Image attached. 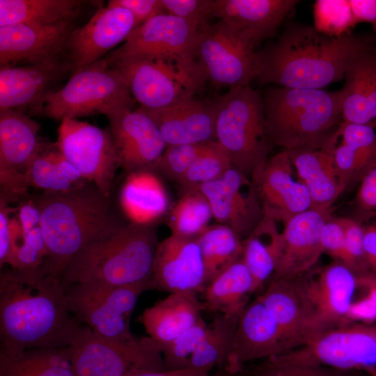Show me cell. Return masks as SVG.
Masks as SVG:
<instances>
[{
	"label": "cell",
	"instance_id": "58",
	"mask_svg": "<svg viewBox=\"0 0 376 376\" xmlns=\"http://www.w3.org/2000/svg\"><path fill=\"white\" fill-rule=\"evenodd\" d=\"M130 376H211L210 372L198 369H184L176 370L146 371Z\"/></svg>",
	"mask_w": 376,
	"mask_h": 376
},
{
	"label": "cell",
	"instance_id": "52",
	"mask_svg": "<svg viewBox=\"0 0 376 376\" xmlns=\"http://www.w3.org/2000/svg\"><path fill=\"white\" fill-rule=\"evenodd\" d=\"M320 242L324 253L344 263L345 235L339 218L332 219L329 217L326 220L321 229Z\"/></svg>",
	"mask_w": 376,
	"mask_h": 376
},
{
	"label": "cell",
	"instance_id": "8",
	"mask_svg": "<svg viewBox=\"0 0 376 376\" xmlns=\"http://www.w3.org/2000/svg\"><path fill=\"white\" fill-rule=\"evenodd\" d=\"M68 350L75 376H130L166 370L159 345L148 336L119 342L81 324Z\"/></svg>",
	"mask_w": 376,
	"mask_h": 376
},
{
	"label": "cell",
	"instance_id": "20",
	"mask_svg": "<svg viewBox=\"0 0 376 376\" xmlns=\"http://www.w3.org/2000/svg\"><path fill=\"white\" fill-rule=\"evenodd\" d=\"M136 27L132 13L120 6L99 8L88 22L68 37L65 53L74 74L125 42Z\"/></svg>",
	"mask_w": 376,
	"mask_h": 376
},
{
	"label": "cell",
	"instance_id": "11",
	"mask_svg": "<svg viewBox=\"0 0 376 376\" xmlns=\"http://www.w3.org/2000/svg\"><path fill=\"white\" fill-rule=\"evenodd\" d=\"M256 50L233 27L219 19L198 29L196 56L206 81L229 89L249 86L257 75Z\"/></svg>",
	"mask_w": 376,
	"mask_h": 376
},
{
	"label": "cell",
	"instance_id": "38",
	"mask_svg": "<svg viewBox=\"0 0 376 376\" xmlns=\"http://www.w3.org/2000/svg\"><path fill=\"white\" fill-rule=\"evenodd\" d=\"M213 218L210 204L199 188L184 190L169 214L167 224L171 234L198 237Z\"/></svg>",
	"mask_w": 376,
	"mask_h": 376
},
{
	"label": "cell",
	"instance_id": "23",
	"mask_svg": "<svg viewBox=\"0 0 376 376\" xmlns=\"http://www.w3.org/2000/svg\"><path fill=\"white\" fill-rule=\"evenodd\" d=\"M157 127L166 145L215 141L217 98L188 96L164 108H138Z\"/></svg>",
	"mask_w": 376,
	"mask_h": 376
},
{
	"label": "cell",
	"instance_id": "21",
	"mask_svg": "<svg viewBox=\"0 0 376 376\" xmlns=\"http://www.w3.org/2000/svg\"><path fill=\"white\" fill-rule=\"evenodd\" d=\"M118 152L120 166L127 173L150 169L167 145L152 119L138 109L105 111Z\"/></svg>",
	"mask_w": 376,
	"mask_h": 376
},
{
	"label": "cell",
	"instance_id": "9",
	"mask_svg": "<svg viewBox=\"0 0 376 376\" xmlns=\"http://www.w3.org/2000/svg\"><path fill=\"white\" fill-rule=\"evenodd\" d=\"M134 102L123 77L102 58L72 74L62 88L39 101L45 116L61 120L133 109Z\"/></svg>",
	"mask_w": 376,
	"mask_h": 376
},
{
	"label": "cell",
	"instance_id": "24",
	"mask_svg": "<svg viewBox=\"0 0 376 376\" xmlns=\"http://www.w3.org/2000/svg\"><path fill=\"white\" fill-rule=\"evenodd\" d=\"M302 279L307 295L327 330L350 324L347 315L357 287L356 272L336 260L302 275Z\"/></svg>",
	"mask_w": 376,
	"mask_h": 376
},
{
	"label": "cell",
	"instance_id": "7",
	"mask_svg": "<svg viewBox=\"0 0 376 376\" xmlns=\"http://www.w3.org/2000/svg\"><path fill=\"white\" fill-rule=\"evenodd\" d=\"M198 29L168 13L136 27L120 47L104 58L108 65L125 58L164 61L174 65L199 91L206 82L196 56Z\"/></svg>",
	"mask_w": 376,
	"mask_h": 376
},
{
	"label": "cell",
	"instance_id": "55",
	"mask_svg": "<svg viewBox=\"0 0 376 376\" xmlns=\"http://www.w3.org/2000/svg\"><path fill=\"white\" fill-rule=\"evenodd\" d=\"M16 210L17 211V219L24 238V235L31 230L40 226V211L31 196H27L22 199Z\"/></svg>",
	"mask_w": 376,
	"mask_h": 376
},
{
	"label": "cell",
	"instance_id": "46",
	"mask_svg": "<svg viewBox=\"0 0 376 376\" xmlns=\"http://www.w3.org/2000/svg\"><path fill=\"white\" fill-rule=\"evenodd\" d=\"M357 288L361 290V295L352 301L347 320L373 322L376 320V272L370 270L357 274Z\"/></svg>",
	"mask_w": 376,
	"mask_h": 376
},
{
	"label": "cell",
	"instance_id": "25",
	"mask_svg": "<svg viewBox=\"0 0 376 376\" xmlns=\"http://www.w3.org/2000/svg\"><path fill=\"white\" fill-rule=\"evenodd\" d=\"M329 217V211L311 208L283 224L281 255L271 279L299 276L313 269L324 253L320 232Z\"/></svg>",
	"mask_w": 376,
	"mask_h": 376
},
{
	"label": "cell",
	"instance_id": "28",
	"mask_svg": "<svg viewBox=\"0 0 376 376\" xmlns=\"http://www.w3.org/2000/svg\"><path fill=\"white\" fill-rule=\"evenodd\" d=\"M297 0H216L214 17L237 31L255 49L272 36Z\"/></svg>",
	"mask_w": 376,
	"mask_h": 376
},
{
	"label": "cell",
	"instance_id": "43",
	"mask_svg": "<svg viewBox=\"0 0 376 376\" xmlns=\"http://www.w3.org/2000/svg\"><path fill=\"white\" fill-rule=\"evenodd\" d=\"M207 143L169 145L151 170L179 183Z\"/></svg>",
	"mask_w": 376,
	"mask_h": 376
},
{
	"label": "cell",
	"instance_id": "45",
	"mask_svg": "<svg viewBox=\"0 0 376 376\" xmlns=\"http://www.w3.org/2000/svg\"><path fill=\"white\" fill-rule=\"evenodd\" d=\"M343 370L325 366L287 363L270 357L253 368L251 376H347Z\"/></svg>",
	"mask_w": 376,
	"mask_h": 376
},
{
	"label": "cell",
	"instance_id": "59",
	"mask_svg": "<svg viewBox=\"0 0 376 376\" xmlns=\"http://www.w3.org/2000/svg\"><path fill=\"white\" fill-rule=\"evenodd\" d=\"M370 374L373 376H376V370H372L370 372H369Z\"/></svg>",
	"mask_w": 376,
	"mask_h": 376
},
{
	"label": "cell",
	"instance_id": "1",
	"mask_svg": "<svg viewBox=\"0 0 376 376\" xmlns=\"http://www.w3.org/2000/svg\"><path fill=\"white\" fill-rule=\"evenodd\" d=\"M80 325L68 308L61 278L43 265L1 272V350L68 347Z\"/></svg>",
	"mask_w": 376,
	"mask_h": 376
},
{
	"label": "cell",
	"instance_id": "51",
	"mask_svg": "<svg viewBox=\"0 0 376 376\" xmlns=\"http://www.w3.org/2000/svg\"><path fill=\"white\" fill-rule=\"evenodd\" d=\"M338 134L342 143L369 160L376 148V131L373 123L363 124L342 121L338 128Z\"/></svg>",
	"mask_w": 376,
	"mask_h": 376
},
{
	"label": "cell",
	"instance_id": "16",
	"mask_svg": "<svg viewBox=\"0 0 376 376\" xmlns=\"http://www.w3.org/2000/svg\"><path fill=\"white\" fill-rule=\"evenodd\" d=\"M285 352L279 327L258 297L246 306L237 319L223 368L227 375L235 376L249 362Z\"/></svg>",
	"mask_w": 376,
	"mask_h": 376
},
{
	"label": "cell",
	"instance_id": "31",
	"mask_svg": "<svg viewBox=\"0 0 376 376\" xmlns=\"http://www.w3.org/2000/svg\"><path fill=\"white\" fill-rule=\"evenodd\" d=\"M345 83L342 119L345 123L376 120V52L372 47L361 51L350 63Z\"/></svg>",
	"mask_w": 376,
	"mask_h": 376
},
{
	"label": "cell",
	"instance_id": "50",
	"mask_svg": "<svg viewBox=\"0 0 376 376\" xmlns=\"http://www.w3.org/2000/svg\"><path fill=\"white\" fill-rule=\"evenodd\" d=\"M355 205L359 222L367 220L376 212V148L359 178Z\"/></svg>",
	"mask_w": 376,
	"mask_h": 376
},
{
	"label": "cell",
	"instance_id": "32",
	"mask_svg": "<svg viewBox=\"0 0 376 376\" xmlns=\"http://www.w3.org/2000/svg\"><path fill=\"white\" fill-rule=\"evenodd\" d=\"M119 202L130 222L140 225H152L169 207L168 193L150 169L128 173L120 191Z\"/></svg>",
	"mask_w": 376,
	"mask_h": 376
},
{
	"label": "cell",
	"instance_id": "42",
	"mask_svg": "<svg viewBox=\"0 0 376 376\" xmlns=\"http://www.w3.org/2000/svg\"><path fill=\"white\" fill-rule=\"evenodd\" d=\"M207 326L202 318L174 340L159 345L167 370L189 369V362L205 335Z\"/></svg>",
	"mask_w": 376,
	"mask_h": 376
},
{
	"label": "cell",
	"instance_id": "22",
	"mask_svg": "<svg viewBox=\"0 0 376 376\" xmlns=\"http://www.w3.org/2000/svg\"><path fill=\"white\" fill-rule=\"evenodd\" d=\"M74 18L49 24H17L0 26V65L32 64L65 53Z\"/></svg>",
	"mask_w": 376,
	"mask_h": 376
},
{
	"label": "cell",
	"instance_id": "15",
	"mask_svg": "<svg viewBox=\"0 0 376 376\" xmlns=\"http://www.w3.org/2000/svg\"><path fill=\"white\" fill-rule=\"evenodd\" d=\"M109 65L123 77L132 97L144 108H164L198 93L174 65L162 60L125 58Z\"/></svg>",
	"mask_w": 376,
	"mask_h": 376
},
{
	"label": "cell",
	"instance_id": "35",
	"mask_svg": "<svg viewBox=\"0 0 376 376\" xmlns=\"http://www.w3.org/2000/svg\"><path fill=\"white\" fill-rule=\"evenodd\" d=\"M0 376H75L68 347L0 350Z\"/></svg>",
	"mask_w": 376,
	"mask_h": 376
},
{
	"label": "cell",
	"instance_id": "27",
	"mask_svg": "<svg viewBox=\"0 0 376 376\" xmlns=\"http://www.w3.org/2000/svg\"><path fill=\"white\" fill-rule=\"evenodd\" d=\"M338 132L320 146L287 150L299 180L306 187L312 208L328 212L346 187L336 169L333 150Z\"/></svg>",
	"mask_w": 376,
	"mask_h": 376
},
{
	"label": "cell",
	"instance_id": "47",
	"mask_svg": "<svg viewBox=\"0 0 376 376\" xmlns=\"http://www.w3.org/2000/svg\"><path fill=\"white\" fill-rule=\"evenodd\" d=\"M47 256L45 242L38 226L24 235L22 243L14 251L9 265L17 270L35 269L42 265Z\"/></svg>",
	"mask_w": 376,
	"mask_h": 376
},
{
	"label": "cell",
	"instance_id": "2",
	"mask_svg": "<svg viewBox=\"0 0 376 376\" xmlns=\"http://www.w3.org/2000/svg\"><path fill=\"white\" fill-rule=\"evenodd\" d=\"M369 47L366 38L350 33L331 37L314 27L294 24L256 50V79L260 84L322 89L344 79L352 58Z\"/></svg>",
	"mask_w": 376,
	"mask_h": 376
},
{
	"label": "cell",
	"instance_id": "56",
	"mask_svg": "<svg viewBox=\"0 0 376 376\" xmlns=\"http://www.w3.org/2000/svg\"><path fill=\"white\" fill-rule=\"evenodd\" d=\"M354 26L370 23L376 31V0H349Z\"/></svg>",
	"mask_w": 376,
	"mask_h": 376
},
{
	"label": "cell",
	"instance_id": "48",
	"mask_svg": "<svg viewBox=\"0 0 376 376\" xmlns=\"http://www.w3.org/2000/svg\"><path fill=\"white\" fill-rule=\"evenodd\" d=\"M339 220L345 235L344 263L357 274L370 271L366 259L363 225L359 221L348 217H341Z\"/></svg>",
	"mask_w": 376,
	"mask_h": 376
},
{
	"label": "cell",
	"instance_id": "60",
	"mask_svg": "<svg viewBox=\"0 0 376 376\" xmlns=\"http://www.w3.org/2000/svg\"><path fill=\"white\" fill-rule=\"evenodd\" d=\"M375 52H376V48L375 49Z\"/></svg>",
	"mask_w": 376,
	"mask_h": 376
},
{
	"label": "cell",
	"instance_id": "44",
	"mask_svg": "<svg viewBox=\"0 0 376 376\" xmlns=\"http://www.w3.org/2000/svg\"><path fill=\"white\" fill-rule=\"evenodd\" d=\"M57 147L54 143H46L30 163L27 171L31 187L43 190V192H57L60 172L56 155Z\"/></svg>",
	"mask_w": 376,
	"mask_h": 376
},
{
	"label": "cell",
	"instance_id": "12",
	"mask_svg": "<svg viewBox=\"0 0 376 376\" xmlns=\"http://www.w3.org/2000/svg\"><path fill=\"white\" fill-rule=\"evenodd\" d=\"M274 357L287 363L370 372L376 369V325L358 323L334 327L305 345Z\"/></svg>",
	"mask_w": 376,
	"mask_h": 376
},
{
	"label": "cell",
	"instance_id": "36",
	"mask_svg": "<svg viewBox=\"0 0 376 376\" xmlns=\"http://www.w3.org/2000/svg\"><path fill=\"white\" fill-rule=\"evenodd\" d=\"M83 3L78 0H0V26L49 24L74 18Z\"/></svg>",
	"mask_w": 376,
	"mask_h": 376
},
{
	"label": "cell",
	"instance_id": "54",
	"mask_svg": "<svg viewBox=\"0 0 376 376\" xmlns=\"http://www.w3.org/2000/svg\"><path fill=\"white\" fill-rule=\"evenodd\" d=\"M13 208L0 200V265H9L11 253L10 214Z\"/></svg>",
	"mask_w": 376,
	"mask_h": 376
},
{
	"label": "cell",
	"instance_id": "6",
	"mask_svg": "<svg viewBox=\"0 0 376 376\" xmlns=\"http://www.w3.org/2000/svg\"><path fill=\"white\" fill-rule=\"evenodd\" d=\"M217 98L215 141L233 166L251 178L273 146L266 130L263 95L247 86L229 89Z\"/></svg>",
	"mask_w": 376,
	"mask_h": 376
},
{
	"label": "cell",
	"instance_id": "4",
	"mask_svg": "<svg viewBox=\"0 0 376 376\" xmlns=\"http://www.w3.org/2000/svg\"><path fill=\"white\" fill-rule=\"evenodd\" d=\"M152 225L121 223L91 242L68 264L65 287L96 282L130 285L150 281L158 246Z\"/></svg>",
	"mask_w": 376,
	"mask_h": 376
},
{
	"label": "cell",
	"instance_id": "18",
	"mask_svg": "<svg viewBox=\"0 0 376 376\" xmlns=\"http://www.w3.org/2000/svg\"><path fill=\"white\" fill-rule=\"evenodd\" d=\"M293 166L286 150L268 157L253 173L251 180L260 201L264 216L285 223L312 208L306 187L293 176Z\"/></svg>",
	"mask_w": 376,
	"mask_h": 376
},
{
	"label": "cell",
	"instance_id": "17",
	"mask_svg": "<svg viewBox=\"0 0 376 376\" xmlns=\"http://www.w3.org/2000/svg\"><path fill=\"white\" fill-rule=\"evenodd\" d=\"M199 189L208 200L213 218L246 239L264 217L251 178L232 166L221 178Z\"/></svg>",
	"mask_w": 376,
	"mask_h": 376
},
{
	"label": "cell",
	"instance_id": "61",
	"mask_svg": "<svg viewBox=\"0 0 376 376\" xmlns=\"http://www.w3.org/2000/svg\"><path fill=\"white\" fill-rule=\"evenodd\" d=\"M370 376H373V375H370Z\"/></svg>",
	"mask_w": 376,
	"mask_h": 376
},
{
	"label": "cell",
	"instance_id": "57",
	"mask_svg": "<svg viewBox=\"0 0 376 376\" xmlns=\"http://www.w3.org/2000/svg\"><path fill=\"white\" fill-rule=\"evenodd\" d=\"M364 230V251L370 269L376 272V221L363 226Z\"/></svg>",
	"mask_w": 376,
	"mask_h": 376
},
{
	"label": "cell",
	"instance_id": "30",
	"mask_svg": "<svg viewBox=\"0 0 376 376\" xmlns=\"http://www.w3.org/2000/svg\"><path fill=\"white\" fill-rule=\"evenodd\" d=\"M203 306L197 295L170 293L146 308L139 322L148 336L159 345L166 344L193 327L201 318Z\"/></svg>",
	"mask_w": 376,
	"mask_h": 376
},
{
	"label": "cell",
	"instance_id": "14",
	"mask_svg": "<svg viewBox=\"0 0 376 376\" xmlns=\"http://www.w3.org/2000/svg\"><path fill=\"white\" fill-rule=\"evenodd\" d=\"M259 297L279 327L286 352L305 345L327 330L307 295L302 275L271 279Z\"/></svg>",
	"mask_w": 376,
	"mask_h": 376
},
{
	"label": "cell",
	"instance_id": "41",
	"mask_svg": "<svg viewBox=\"0 0 376 376\" xmlns=\"http://www.w3.org/2000/svg\"><path fill=\"white\" fill-rule=\"evenodd\" d=\"M314 28L320 33L339 37L354 26L349 0H318L314 4Z\"/></svg>",
	"mask_w": 376,
	"mask_h": 376
},
{
	"label": "cell",
	"instance_id": "19",
	"mask_svg": "<svg viewBox=\"0 0 376 376\" xmlns=\"http://www.w3.org/2000/svg\"><path fill=\"white\" fill-rule=\"evenodd\" d=\"M205 271L197 237L171 234L157 247L149 290L202 292Z\"/></svg>",
	"mask_w": 376,
	"mask_h": 376
},
{
	"label": "cell",
	"instance_id": "13",
	"mask_svg": "<svg viewBox=\"0 0 376 376\" xmlns=\"http://www.w3.org/2000/svg\"><path fill=\"white\" fill-rule=\"evenodd\" d=\"M57 148L88 182L111 196L114 177L120 166L109 128L102 129L77 118H65L58 129Z\"/></svg>",
	"mask_w": 376,
	"mask_h": 376
},
{
	"label": "cell",
	"instance_id": "10",
	"mask_svg": "<svg viewBox=\"0 0 376 376\" xmlns=\"http://www.w3.org/2000/svg\"><path fill=\"white\" fill-rule=\"evenodd\" d=\"M150 281L130 285L79 283L65 288L68 308L81 324L102 338L127 342L134 339L130 318Z\"/></svg>",
	"mask_w": 376,
	"mask_h": 376
},
{
	"label": "cell",
	"instance_id": "26",
	"mask_svg": "<svg viewBox=\"0 0 376 376\" xmlns=\"http://www.w3.org/2000/svg\"><path fill=\"white\" fill-rule=\"evenodd\" d=\"M72 72V63L63 54L39 63L1 68L0 111L39 102Z\"/></svg>",
	"mask_w": 376,
	"mask_h": 376
},
{
	"label": "cell",
	"instance_id": "29",
	"mask_svg": "<svg viewBox=\"0 0 376 376\" xmlns=\"http://www.w3.org/2000/svg\"><path fill=\"white\" fill-rule=\"evenodd\" d=\"M39 124L23 112L0 111V173H26L28 167L45 147L38 136Z\"/></svg>",
	"mask_w": 376,
	"mask_h": 376
},
{
	"label": "cell",
	"instance_id": "34",
	"mask_svg": "<svg viewBox=\"0 0 376 376\" xmlns=\"http://www.w3.org/2000/svg\"><path fill=\"white\" fill-rule=\"evenodd\" d=\"M276 221L264 216L243 240L242 259L253 279L255 292L273 276L282 250V234Z\"/></svg>",
	"mask_w": 376,
	"mask_h": 376
},
{
	"label": "cell",
	"instance_id": "5",
	"mask_svg": "<svg viewBox=\"0 0 376 376\" xmlns=\"http://www.w3.org/2000/svg\"><path fill=\"white\" fill-rule=\"evenodd\" d=\"M263 95L265 126L273 145L290 150L320 146L342 123L343 89L269 87Z\"/></svg>",
	"mask_w": 376,
	"mask_h": 376
},
{
	"label": "cell",
	"instance_id": "39",
	"mask_svg": "<svg viewBox=\"0 0 376 376\" xmlns=\"http://www.w3.org/2000/svg\"><path fill=\"white\" fill-rule=\"evenodd\" d=\"M239 315L216 314L193 355L189 369L224 368Z\"/></svg>",
	"mask_w": 376,
	"mask_h": 376
},
{
	"label": "cell",
	"instance_id": "53",
	"mask_svg": "<svg viewBox=\"0 0 376 376\" xmlns=\"http://www.w3.org/2000/svg\"><path fill=\"white\" fill-rule=\"evenodd\" d=\"M108 6H120L133 15L136 27L152 17L166 13L161 0H110Z\"/></svg>",
	"mask_w": 376,
	"mask_h": 376
},
{
	"label": "cell",
	"instance_id": "40",
	"mask_svg": "<svg viewBox=\"0 0 376 376\" xmlns=\"http://www.w3.org/2000/svg\"><path fill=\"white\" fill-rule=\"evenodd\" d=\"M233 166L223 147L216 141H211L192 164L179 182L184 190L199 188L201 185L221 178Z\"/></svg>",
	"mask_w": 376,
	"mask_h": 376
},
{
	"label": "cell",
	"instance_id": "33",
	"mask_svg": "<svg viewBox=\"0 0 376 376\" xmlns=\"http://www.w3.org/2000/svg\"><path fill=\"white\" fill-rule=\"evenodd\" d=\"M253 288L252 276L242 257L205 285L202 291L203 310L239 315L249 304Z\"/></svg>",
	"mask_w": 376,
	"mask_h": 376
},
{
	"label": "cell",
	"instance_id": "37",
	"mask_svg": "<svg viewBox=\"0 0 376 376\" xmlns=\"http://www.w3.org/2000/svg\"><path fill=\"white\" fill-rule=\"evenodd\" d=\"M197 240L205 267V285L242 257L243 240L226 226L210 225Z\"/></svg>",
	"mask_w": 376,
	"mask_h": 376
},
{
	"label": "cell",
	"instance_id": "49",
	"mask_svg": "<svg viewBox=\"0 0 376 376\" xmlns=\"http://www.w3.org/2000/svg\"><path fill=\"white\" fill-rule=\"evenodd\" d=\"M166 13L179 17L198 29L214 17L216 0H161Z\"/></svg>",
	"mask_w": 376,
	"mask_h": 376
},
{
	"label": "cell",
	"instance_id": "3",
	"mask_svg": "<svg viewBox=\"0 0 376 376\" xmlns=\"http://www.w3.org/2000/svg\"><path fill=\"white\" fill-rule=\"evenodd\" d=\"M40 211L47 256L45 270L61 278L70 260L91 242L120 224L111 196L86 182L62 192L31 196Z\"/></svg>",
	"mask_w": 376,
	"mask_h": 376
}]
</instances>
